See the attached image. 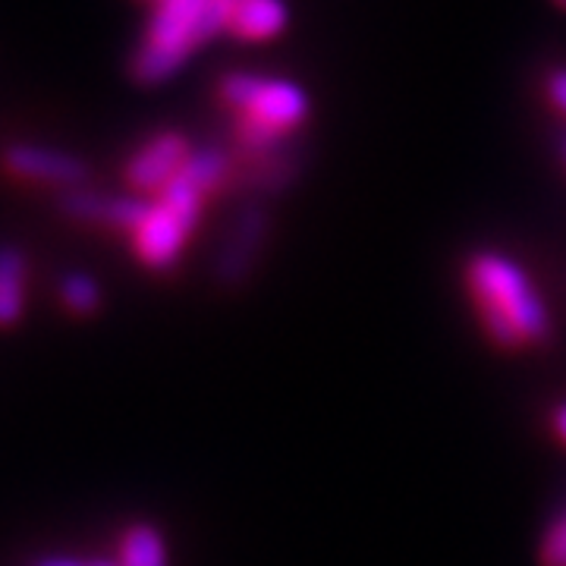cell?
Returning <instances> with one entry per match:
<instances>
[{"mask_svg":"<svg viewBox=\"0 0 566 566\" xmlns=\"http://www.w3.org/2000/svg\"><path fill=\"white\" fill-rule=\"evenodd\" d=\"M465 283L485 334L504 349L542 344L551 337V315L528 274L504 252H475L465 262Z\"/></svg>","mask_w":566,"mask_h":566,"instance_id":"1","label":"cell"},{"mask_svg":"<svg viewBox=\"0 0 566 566\" xmlns=\"http://www.w3.org/2000/svg\"><path fill=\"white\" fill-rule=\"evenodd\" d=\"M233 0H155L151 20L133 54V80L158 85L177 76L186 61L230 29Z\"/></svg>","mask_w":566,"mask_h":566,"instance_id":"2","label":"cell"},{"mask_svg":"<svg viewBox=\"0 0 566 566\" xmlns=\"http://www.w3.org/2000/svg\"><path fill=\"white\" fill-rule=\"evenodd\" d=\"M223 104H230L243 120H255L277 129L283 136H293L308 120V92L300 82L283 76H262L233 70L218 82Z\"/></svg>","mask_w":566,"mask_h":566,"instance_id":"3","label":"cell"},{"mask_svg":"<svg viewBox=\"0 0 566 566\" xmlns=\"http://www.w3.org/2000/svg\"><path fill=\"white\" fill-rule=\"evenodd\" d=\"M268 233H271L268 208L262 202H255V199L245 202L240 208V214L230 223L221 249H218V255L211 262V277H214V283L221 290H237V286H243L252 277Z\"/></svg>","mask_w":566,"mask_h":566,"instance_id":"4","label":"cell"},{"mask_svg":"<svg viewBox=\"0 0 566 566\" xmlns=\"http://www.w3.org/2000/svg\"><path fill=\"white\" fill-rule=\"evenodd\" d=\"M189 155V139L177 129H164L136 148V155L126 161V182L136 192H161L180 174Z\"/></svg>","mask_w":566,"mask_h":566,"instance_id":"5","label":"cell"},{"mask_svg":"<svg viewBox=\"0 0 566 566\" xmlns=\"http://www.w3.org/2000/svg\"><path fill=\"white\" fill-rule=\"evenodd\" d=\"M57 208L70 218L92 223H107L120 230H139L145 218L151 214V202L142 199L139 192H111L102 196L95 189H63Z\"/></svg>","mask_w":566,"mask_h":566,"instance_id":"6","label":"cell"},{"mask_svg":"<svg viewBox=\"0 0 566 566\" xmlns=\"http://www.w3.org/2000/svg\"><path fill=\"white\" fill-rule=\"evenodd\" d=\"M3 167L17 177L70 186V189L88 180V164L82 158L61 148H44V145H10L3 151Z\"/></svg>","mask_w":566,"mask_h":566,"instance_id":"7","label":"cell"},{"mask_svg":"<svg viewBox=\"0 0 566 566\" xmlns=\"http://www.w3.org/2000/svg\"><path fill=\"white\" fill-rule=\"evenodd\" d=\"M192 227L174 218L161 202H151V214L145 218L139 230H136V255L148 268H170L182 252V245L189 240Z\"/></svg>","mask_w":566,"mask_h":566,"instance_id":"8","label":"cell"},{"mask_svg":"<svg viewBox=\"0 0 566 566\" xmlns=\"http://www.w3.org/2000/svg\"><path fill=\"white\" fill-rule=\"evenodd\" d=\"M290 22L286 0H233L230 32L243 41H271Z\"/></svg>","mask_w":566,"mask_h":566,"instance_id":"9","label":"cell"},{"mask_svg":"<svg viewBox=\"0 0 566 566\" xmlns=\"http://www.w3.org/2000/svg\"><path fill=\"white\" fill-rule=\"evenodd\" d=\"M25 308V255L20 245H0V327L22 318Z\"/></svg>","mask_w":566,"mask_h":566,"instance_id":"10","label":"cell"},{"mask_svg":"<svg viewBox=\"0 0 566 566\" xmlns=\"http://www.w3.org/2000/svg\"><path fill=\"white\" fill-rule=\"evenodd\" d=\"M300 155L290 151V145L281 148L277 155H268V158H259L252 161V170H249V186L259 189V192H283L286 186H293L296 177H300Z\"/></svg>","mask_w":566,"mask_h":566,"instance_id":"11","label":"cell"},{"mask_svg":"<svg viewBox=\"0 0 566 566\" xmlns=\"http://www.w3.org/2000/svg\"><path fill=\"white\" fill-rule=\"evenodd\" d=\"M123 566H167L164 535L151 523H136L123 532L120 542Z\"/></svg>","mask_w":566,"mask_h":566,"instance_id":"12","label":"cell"},{"mask_svg":"<svg viewBox=\"0 0 566 566\" xmlns=\"http://www.w3.org/2000/svg\"><path fill=\"white\" fill-rule=\"evenodd\" d=\"M180 174L192 182L202 196H208V192L218 189L223 182V177L230 174V155L223 151L221 145L192 148V155H189V161L182 164Z\"/></svg>","mask_w":566,"mask_h":566,"instance_id":"13","label":"cell"},{"mask_svg":"<svg viewBox=\"0 0 566 566\" xmlns=\"http://www.w3.org/2000/svg\"><path fill=\"white\" fill-rule=\"evenodd\" d=\"M61 300L70 312L92 315L102 305V286L95 283V277H88L82 271H70L61 277Z\"/></svg>","mask_w":566,"mask_h":566,"instance_id":"14","label":"cell"},{"mask_svg":"<svg viewBox=\"0 0 566 566\" xmlns=\"http://www.w3.org/2000/svg\"><path fill=\"white\" fill-rule=\"evenodd\" d=\"M538 557H542V566H566V510L545 528Z\"/></svg>","mask_w":566,"mask_h":566,"instance_id":"15","label":"cell"},{"mask_svg":"<svg viewBox=\"0 0 566 566\" xmlns=\"http://www.w3.org/2000/svg\"><path fill=\"white\" fill-rule=\"evenodd\" d=\"M545 88H547V102L554 104L560 114H566V66L554 70V73L547 76Z\"/></svg>","mask_w":566,"mask_h":566,"instance_id":"16","label":"cell"},{"mask_svg":"<svg viewBox=\"0 0 566 566\" xmlns=\"http://www.w3.org/2000/svg\"><path fill=\"white\" fill-rule=\"evenodd\" d=\"M35 566H88V560H76V557H44Z\"/></svg>","mask_w":566,"mask_h":566,"instance_id":"17","label":"cell"},{"mask_svg":"<svg viewBox=\"0 0 566 566\" xmlns=\"http://www.w3.org/2000/svg\"><path fill=\"white\" fill-rule=\"evenodd\" d=\"M554 428H557V434L566 441V403L554 412Z\"/></svg>","mask_w":566,"mask_h":566,"instance_id":"18","label":"cell"},{"mask_svg":"<svg viewBox=\"0 0 566 566\" xmlns=\"http://www.w3.org/2000/svg\"><path fill=\"white\" fill-rule=\"evenodd\" d=\"M88 566H123L120 560H88Z\"/></svg>","mask_w":566,"mask_h":566,"instance_id":"19","label":"cell"},{"mask_svg":"<svg viewBox=\"0 0 566 566\" xmlns=\"http://www.w3.org/2000/svg\"><path fill=\"white\" fill-rule=\"evenodd\" d=\"M560 158H564V164H566V136L560 139Z\"/></svg>","mask_w":566,"mask_h":566,"instance_id":"20","label":"cell"},{"mask_svg":"<svg viewBox=\"0 0 566 566\" xmlns=\"http://www.w3.org/2000/svg\"><path fill=\"white\" fill-rule=\"evenodd\" d=\"M557 3H560V7H564V10H566V0H557Z\"/></svg>","mask_w":566,"mask_h":566,"instance_id":"21","label":"cell"}]
</instances>
